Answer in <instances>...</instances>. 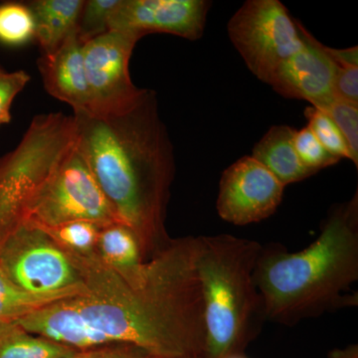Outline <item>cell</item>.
<instances>
[{
  "mask_svg": "<svg viewBox=\"0 0 358 358\" xmlns=\"http://www.w3.org/2000/svg\"><path fill=\"white\" fill-rule=\"evenodd\" d=\"M197 238L171 240L148 259L150 275L131 289L99 258L69 253L89 294L73 298L90 327L113 343L140 346L157 358L201 357L203 300L196 268Z\"/></svg>",
  "mask_w": 358,
  "mask_h": 358,
  "instance_id": "cell-1",
  "label": "cell"
},
{
  "mask_svg": "<svg viewBox=\"0 0 358 358\" xmlns=\"http://www.w3.org/2000/svg\"><path fill=\"white\" fill-rule=\"evenodd\" d=\"M73 117L75 147L120 222L136 233L145 259L152 258L171 240L164 219L174 176L173 148L155 92L148 90L121 114L75 113Z\"/></svg>",
  "mask_w": 358,
  "mask_h": 358,
  "instance_id": "cell-2",
  "label": "cell"
},
{
  "mask_svg": "<svg viewBox=\"0 0 358 358\" xmlns=\"http://www.w3.org/2000/svg\"><path fill=\"white\" fill-rule=\"evenodd\" d=\"M266 320L294 326L357 306L358 194L338 205L307 248L263 246L255 270Z\"/></svg>",
  "mask_w": 358,
  "mask_h": 358,
  "instance_id": "cell-3",
  "label": "cell"
},
{
  "mask_svg": "<svg viewBox=\"0 0 358 358\" xmlns=\"http://www.w3.org/2000/svg\"><path fill=\"white\" fill-rule=\"evenodd\" d=\"M263 245L230 234L197 237L195 268L203 300L200 358L244 355L266 320L255 270Z\"/></svg>",
  "mask_w": 358,
  "mask_h": 358,
  "instance_id": "cell-4",
  "label": "cell"
},
{
  "mask_svg": "<svg viewBox=\"0 0 358 358\" xmlns=\"http://www.w3.org/2000/svg\"><path fill=\"white\" fill-rule=\"evenodd\" d=\"M0 268L15 286L30 293L89 294L69 252L28 219L0 243Z\"/></svg>",
  "mask_w": 358,
  "mask_h": 358,
  "instance_id": "cell-5",
  "label": "cell"
},
{
  "mask_svg": "<svg viewBox=\"0 0 358 358\" xmlns=\"http://www.w3.org/2000/svg\"><path fill=\"white\" fill-rule=\"evenodd\" d=\"M227 31L247 67L266 84L305 44L298 20L278 0L245 2L231 17Z\"/></svg>",
  "mask_w": 358,
  "mask_h": 358,
  "instance_id": "cell-6",
  "label": "cell"
},
{
  "mask_svg": "<svg viewBox=\"0 0 358 358\" xmlns=\"http://www.w3.org/2000/svg\"><path fill=\"white\" fill-rule=\"evenodd\" d=\"M26 219L43 228L74 221L102 228L121 223L75 145L33 201Z\"/></svg>",
  "mask_w": 358,
  "mask_h": 358,
  "instance_id": "cell-7",
  "label": "cell"
},
{
  "mask_svg": "<svg viewBox=\"0 0 358 358\" xmlns=\"http://www.w3.org/2000/svg\"><path fill=\"white\" fill-rule=\"evenodd\" d=\"M141 35L124 30L109 32L84 45L88 83V114L106 117L134 107L148 90L136 87L129 74V61Z\"/></svg>",
  "mask_w": 358,
  "mask_h": 358,
  "instance_id": "cell-8",
  "label": "cell"
},
{
  "mask_svg": "<svg viewBox=\"0 0 358 358\" xmlns=\"http://www.w3.org/2000/svg\"><path fill=\"white\" fill-rule=\"evenodd\" d=\"M285 188L251 155L241 157L221 176L216 202L218 215L233 225L261 222L277 211Z\"/></svg>",
  "mask_w": 358,
  "mask_h": 358,
  "instance_id": "cell-9",
  "label": "cell"
},
{
  "mask_svg": "<svg viewBox=\"0 0 358 358\" xmlns=\"http://www.w3.org/2000/svg\"><path fill=\"white\" fill-rule=\"evenodd\" d=\"M211 2L206 0H121L110 20V30L141 35L167 33L188 40L203 35Z\"/></svg>",
  "mask_w": 358,
  "mask_h": 358,
  "instance_id": "cell-10",
  "label": "cell"
},
{
  "mask_svg": "<svg viewBox=\"0 0 358 358\" xmlns=\"http://www.w3.org/2000/svg\"><path fill=\"white\" fill-rule=\"evenodd\" d=\"M303 48L279 66L268 85L288 99L308 101L324 110L334 100V85L338 66L317 41L298 21Z\"/></svg>",
  "mask_w": 358,
  "mask_h": 358,
  "instance_id": "cell-11",
  "label": "cell"
},
{
  "mask_svg": "<svg viewBox=\"0 0 358 358\" xmlns=\"http://www.w3.org/2000/svg\"><path fill=\"white\" fill-rule=\"evenodd\" d=\"M38 70L47 93L68 103L75 113H88L90 99L84 63V44L77 31L62 45L38 59Z\"/></svg>",
  "mask_w": 358,
  "mask_h": 358,
  "instance_id": "cell-12",
  "label": "cell"
},
{
  "mask_svg": "<svg viewBox=\"0 0 358 358\" xmlns=\"http://www.w3.org/2000/svg\"><path fill=\"white\" fill-rule=\"evenodd\" d=\"M73 298L54 301L14 322L29 333L76 350L115 345L87 324Z\"/></svg>",
  "mask_w": 358,
  "mask_h": 358,
  "instance_id": "cell-13",
  "label": "cell"
},
{
  "mask_svg": "<svg viewBox=\"0 0 358 358\" xmlns=\"http://www.w3.org/2000/svg\"><path fill=\"white\" fill-rule=\"evenodd\" d=\"M99 258L131 287L141 289L148 282L150 263L136 233L122 223L101 228L96 248Z\"/></svg>",
  "mask_w": 358,
  "mask_h": 358,
  "instance_id": "cell-14",
  "label": "cell"
},
{
  "mask_svg": "<svg viewBox=\"0 0 358 358\" xmlns=\"http://www.w3.org/2000/svg\"><path fill=\"white\" fill-rule=\"evenodd\" d=\"M294 131L286 124L273 126L256 143L251 155L285 187L315 174L303 166L299 159L294 147Z\"/></svg>",
  "mask_w": 358,
  "mask_h": 358,
  "instance_id": "cell-15",
  "label": "cell"
},
{
  "mask_svg": "<svg viewBox=\"0 0 358 358\" xmlns=\"http://www.w3.org/2000/svg\"><path fill=\"white\" fill-rule=\"evenodd\" d=\"M85 0H33L28 2L34 16L35 40L41 55L58 49L77 28Z\"/></svg>",
  "mask_w": 358,
  "mask_h": 358,
  "instance_id": "cell-16",
  "label": "cell"
},
{
  "mask_svg": "<svg viewBox=\"0 0 358 358\" xmlns=\"http://www.w3.org/2000/svg\"><path fill=\"white\" fill-rule=\"evenodd\" d=\"M77 352L29 333L14 320H0V358H63Z\"/></svg>",
  "mask_w": 358,
  "mask_h": 358,
  "instance_id": "cell-17",
  "label": "cell"
},
{
  "mask_svg": "<svg viewBox=\"0 0 358 358\" xmlns=\"http://www.w3.org/2000/svg\"><path fill=\"white\" fill-rule=\"evenodd\" d=\"M78 296L82 294L30 293L15 286L0 268V320H15L54 301Z\"/></svg>",
  "mask_w": 358,
  "mask_h": 358,
  "instance_id": "cell-18",
  "label": "cell"
},
{
  "mask_svg": "<svg viewBox=\"0 0 358 358\" xmlns=\"http://www.w3.org/2000/svg\"><path fill=\"white\" fill-rule=\"evenodd\" d=\"M34 16L27 3L0 4V43L21 46L35 39Z\"/></svg>",
  "mask_w": 358,
  "mask_h": 358,
  "instance_id": "cell-19",
  "label": "cell"
},
{
  "mask_svg": "<svg viewBox=\"0 0 358 358\" xmlns=\"http://www.w3.org/2000/svg\"><path fill=\"white\" fill-rule=\"evenodd\" d=\"M101 228L96 224L87 221H74L44 229L61 247L71 253L89 255L96 252Z\"/></svg>",
  "mask_w": 358,
  "mask_h": 358,
  "instance_id": "cell-20",
  "label": "cell"
},
{
  "mask_svg": "<svg viewBox=\"0 0 358 358\" xmlns=\"http://www.w3.org/2000/svg\"><path fill=\"white\" fill-rule=\"evenodd\" d=\"M121 0H85L77 23V35L84 45L110 31V16Z\"/></svg>",
  "mask_w": 358,
  "mask_h": 358,
  "instance_id": "cell-21",
  "label": "cell"
},
{
  "mask_svg": "<svg viewBox=\"0 0 358 358\" xmlns=\"http://www.w3.org/2000/svg\"><path fill=\"white\" fill-rule=\"evenodd\" d=\"M305 115L308 119V128L329 154L339 159H348L352 162V152L345 138L333 120L324 110L308 107L305 110Z\"/></svg>",
  "mask_w": 358,
  "mask_h": 358,
  "instance_id": "cell-22",
  "label": "cell"
},
{
  "mask_svg": "<svg viewBox=\"0 0 358 358\" xmlns=\"http://www.w3.org/2000/svg\"><path fill=\"white\" fill-rule=\"evenodd\" d=\"M293 143L296 155L303 166L313 173L338 164L341 159L322 147L308 127L296 131L294 129Z\"/></svg>",
  "mask_w": 358,
  "mask_h": 358,
  "instance_id": "cell-23",
  "label": "cell"
},
{
  "mask_svg": "<svg viewBox=\"0 0 358 358\" xmlns=\"http://www.w3.org/2000/svg\"><path fill=\"white\" fill-rule=\"evenodd\" d=\"M324 113L336 124L345 138L352 155V162L358 166V106L334 99L324 108Z\"/></svg>",
  "mask_w": 358,
  "mask_h": 358,
  "instance_id": "cell-24",
  "label": "cell"
},
{
  "mask_svg": "<svg viewBox=\"0 0 358 358\" xmlns=\"http://www.w3.org/2000/svg\"><path fill=\"white\" fill-rule=\"evenodd\" d=\"M30 75L25 71L4 72L0 68V126L11 121V106L15 96L29 83Z\"/></svg>",
  "mask_w": 358,
  "mask_h": 358,
  "instance_id": "cell-25",
  "label": "cell"
},
{
  "mask_svg": "<svg viewBox=\"0 0 358 358\" xmlns=\"http://www.w3.org/2000/svg\"><path fill=\"white\" fill-rule=\"evenodd\" d=\"M334 94L338 100L358 106V66H338Z\"/></svg>",
  "mask_w": 358,
  "mask_h": 358,
  "instance_id": "cell-26",
  "label": "cell"
},
{
  "mask_svg": "<svg viewBox=\"0 0 358 358\" xmlns=\"http://www.w3.org/2000/svg\"><path fill=\"white\" fill-rule=\"evenodd\" d=\"M95 358H157L140 346L115 343L99 348Z\"/></svg>",
  "mask_w": 358,
  "mask_h": 358,
  "instance_id": "cell-27",
  "label": "cell"
},
{
  "mask_svg": "<svg viewBox=\"0 0 358 358\" xmlns=\"http://www.w3.org/2000/svg\"><path fill=\"white\" fill-rule=\"evenodd\" d=\"M322 50L326 52L331 60L338 67L345 66H358V49L357 46L348 49H334L322 44Z\"/></svg>",
  "mask_w": 358,
  "mask_h": 358,
  "instance_id": "cell-28",
  "label": "cell"
},
{
  "mask_svg": "<svg viewBox=\"0 0 358 358\" xmlns=\"http://www.w3.org/2000/svg\"><path fill=\"white\" fill-rule=\"evenodd\" d=\"M329 358H358V345H350L343 348L331 350Z\"/></svg>",
  "mask_w": 358,
  "mask_h": 358,
  "instance_id": "cell-29",
  "label": "cell"
},
{
  "mask_svg": "<svg viewBox=\"0 0 358 358\" xmlns=\"http://www.w3.org/2000/svg\"><path fill=\"white\" fill-rule=\"evenodd\" d=\"M98 350L99 348H96V350H79V352L74 353V355L63 358H95Z\"/></svg>",
  "mask_w": 358,
  "mask_h": 358,
  "instance_id": "cell-30",
  "label": "cell"
},
{
  "mask_svg": "<svg viewBox=\"0 0 358 358\" xmlns=\"http://www.w3.org/2000/svg\"><path fill=\"white\" fill-rule=\"evenodd\" d=\"M226 358H247L245 357V355H232V357H226Z\"/></svg>",
  "mask_w": 358,
  "mask_h": 358,
  "instance_id": "cell-31",
  "label": "cell"
},
{
  "mask_svg": "<svg viewBox=\"0 0 358 358\" xmlns=\"http://www.w3.org/2000/svg\"><path fill=\"white\" fill-rule=\"evenodd\" d=\"M173 358H200L199 357H173Z\"/></svg>",
  "mask_w": 358,
  "mask_h": 358,
  "instance_id": "cell-32",
  "label": "cell"
}]
</instances>
